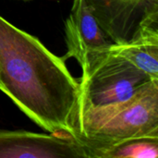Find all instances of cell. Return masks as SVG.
Returning <instances> with one entry per match:
<instances>
[{
  "instance_id": "9",
  "label": "cell",
  "mask_w": 158,
  "mask_h": 158,
  "mask_svg": "<svg viewBox=\"0 0 158 158\" xmlns=\"http://www.w3.org/2000/svg\"><path fill=\"white\" fill-rule=\"evenodd\" d=\"M18 1H23V2H28V1H31V0H18Z\"/></svg>"
},
{
  "instance_id": "1",
  "label": "cell",
  "mask_w": 158,
  "mask_h": 158,
  "mask_svg": "<svg viewBox=\"0 0 158 158\" xmlns=\"http://www.w3.org/2000/svg\"><path fill=\"white\" fill-rule=\"evenodd\" d=\"M65 62L0 16V91L46 132L74 137L79 81Z\"/></svg>"
},
{
  "instance_id": "6",
  "label": "cell",
  "mask_w": 158,
  "mask_h": 158,
  "mask_svg": "<svg viewBox=\"0 0 158 158\" xmlns=\"http://www.w3.org/2000/svg\"><path fill=\"white\" fill-rule=\"evenodd\" d=\"M89 158L77 139L63 133L0 130V158Z\"/></svg>"
},
{
  "instance_id": "5",
  "label": "cell",
  "mask_w": 158,
  "mask_h": 158,
  "mask_svg": "<svg viewBox=\"0 0 158 158\" xmlns=\"http://www.w3.org/2000/svg\"><path fill=\"white\" fill-rule=\"evenodd\" d=\"M67 53L64 60L73 57L86 71L103 59L115 43L99 25L85 0H73L65 20Z\"/></svg>"
},
{
  "instance_id": "4",
  "label": "cell",
  "mask_w": 158,
  "mask_h": 158,
  "mask_svg": "<svg viewBox=\"0 0 158 158\" xmlns=\"http://www.w3.org/2000/svg\"><path fill=\"white\" fill-rule=\"evenodd\" d=\"M115 44H128L158 29V0H85Z\"/></svg>"
},
{
  "instance_id": "8",
  "label": "cell",
  "mask_w": 158,
  "mask_h": 158,
  "mask_svg": "<svg viewBox=\"0 0 158 158\" xmlns=\"http://www.w3.org/2000/svg\"><path fill=\"white\" fill-rule=\"evenodd\" d=\"M158 138H140L96 152L94 158H156Z\"/></svg>"
},
{
  "instance_id": "3",
  "label": "cell",
  "mask_w": 158,
  "mask_h": 158,
  "mask_svg": "<svg viewBox=\"0 0 158 158\" xmlns=\"http://www.w3.org/2000/svg\"><path fill=\"white\" fill-rule=\"evenodd\" d=\"M153 79L124 58L108 51L90 69L81 72L77 107L105 106L131 98Z\"/></svg>"
},
{
  "instance_id": "7",
  "label": "cell",
  "mask_w": 158,
  "mask_h": 158,
  "mask_svg": "<svg viewBox=\"0 0 158 158\" xmlns=\"http://www.w3.org/2000/svg\"><path fill=\"white\" fill-rule=\"evenodd\" d=\"M108 51L158 80V29L145 31L131 43L114 44Z\"/></svg>"
},
{
  "instance_id": "2",
  "label": "cell",
  "mask_w": 158,
  "mask_h": 158,
  "mask_svg": "<svg viewBox=\"0 0 158 158\" xmlns=\"http://www.w3.org/2000/svg\"><path fill=\"white\" fill-rule=\"evenodd\" d=\"M73 133L86 147L89 158L127 141L158 138V80L151 81L127 100L77 107Z\"/></svg>"
}]
</instances>
